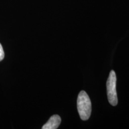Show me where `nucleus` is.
Listing matches in <instances>:
<instances>
[{"instance_id":"1","label":"nucleus","mask_w":129,"mask_h":129,"mask_svg":"<svg viewBox=\"0 0 129 129\" xmlns=\"http://www.w3.org/2000/svg\"><path fill=\"white\" fill-rule=\"evenodd\" d=\"M77 109L82 120H88L91 112V103L87 93L84 90L80 91L77 98Z\"/></svg>"},{"instance_id":"2","label":"nucleus","mask_w":129,"mask_h":129,"mask_svg":"<svg viewBox=\"0 0 129 129\" xmlns=\"http://www.w3.org/2000/svg\"><path fill=\"white\" fill-rule=\"evenodd\" d=\"M116 84H117L116 74L114 71L111 70L106 82V88H107L108 99L109 104L114 106L117 105L118 104Z\"/></svg>"},{"instance_id":"3","label":"nucleus","mask_w":129,"mask_h":129,"mask_svg":"<svg viewBox=\"0 0 129 129\" xmlns=\"http://www.w3.org/2000/svg\"><path fill=\"white\" fill-rule=\"evenodd\" d=\"M61 122V118L58 115H54L50 118L47 122L42 127L43 129H56Z\"/></svg>"},{"instance_id":"4","label":"nucleus","mask_w":129,"mask_h":129,"mask_svg":"<svg viewBox=\"0 0 129 129\" xmlns=\"http://www.w3.org/2000/svg\"><path fill=\"white\" fill-rule=\"evenodd\" d=\"M4 58V51L3 50V48L2 47V45L0 43V62L3 60Z\"/></svg>"}]
</instances>
